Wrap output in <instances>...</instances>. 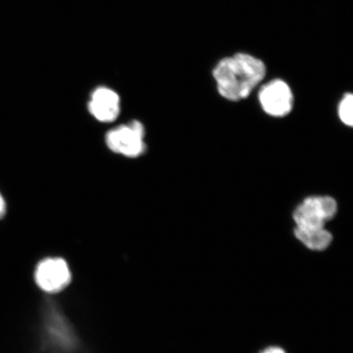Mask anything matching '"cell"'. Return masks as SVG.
<instances>
[{
	"instance_id": "cell-1",
	"label": "cell",
	"mask_w": 353,
	"mask_h": 353,
	"mask_svg": "<svg viewBox=\"0 0 353 353\" xmlns=\"http://www.w3.org/2000/svg\"><path fill=\"white\" fill-rule=\"evenodd\" d=\"M266 72V65L261 60L240 52L219 61L213 70V77L223 98L239 101L248 98Z\"/></svg>"
},
{
	"instance_id": "cell-2",
	"label": "cell",
	"mask_w": 353,
	"mask_h": 353,
	"mask_svg": "<svg viewBox=\"0 0 353 353\" xmlns=\"http://www.w3.org/2000/svg\"><path fill=\"white\" fill-rule=\"evenodd\" d=\"M338 212L336 201L330 196L307 197L294 210L293 218L296 228L304 229L325 228Z\"/></svg>"
},
{
	"instance_id": "cell-3",
	"label": "cell",
	"mask_w": 353,
	"mask_h": 353,
	"mask_svg": "<svg viewBox=\"0 0 353 353\" xmlns=\"http://www.w3.org/2000/svg\"><path fill=\"white\" fill-rule=\"evenodd\" d=\"M145 129L142 123L132 121L118 126L105 135V144L110 151L126 157L135 158L145 152Z\"/></svg>"
},
{
	"instance_id": "cell-4",
	"label": "cell",
	"mask_w": 353,
	"mask_h": 353,
	"mask_svg": "<svg viewBox=\"0 0 353 353\" xmlns=\"http://www.w3.org/2000/svg\"><path fill=\"white\" fill-rule=\"evenodd\" d=\"M34 281L44 292L57 294L70 283L72 272L64 259L48 258L39 262L35 268Z\"/></svg>"
},
{
	"instance_id": "cell-5",
	"label": "cell",
	"mask_w": 353,
	"mask_h": 353,
	"mask_svg": "<svg viewBox=\"0 0 353 353\" xmlns=\"http://www.w3.org/2000/svg\"><path fill=\"white\" fill-rule=\"evenodd\" d=\"M260 105L265 112L273 117H284L294 107L292 90L281 79L265 83L259 92Z\"/></svg>"
},
{
	"instance_id": "cell-6",
	"label": "cell",
	"mask_w": 353,
	"mask_h": 353,
	"mask_svg": "<svg viewBox=\"0 0 353 353\" xmlns=\"http://www.w3.org/2000/svg\"><path fill=\"white\" fill-rule=\"evenodd\" d=\"M120 97L112 88L99 87L92 92L88 112L101 123L113 122L120 114Z\"/></svg>"
},
{
	"instance_id": "cell-7",
	"label": "cell",
	"mask_w": 353,
	"mask_h": 353,
	"mask_svg": "<svg viewBox=\"0 0 353 353\" xmlns=\"http://www.w3.org/2000/svg\"><path fill=\"white\" fill-rule=\"evenodd\" d=\"M294 236L312 251H323L329 248L333 241V236L325 228L304 229L295 227Z\"/></svg>"
},
{
	"instance_id": "cell-8",
	"label": "cell",
	"mask_w": 353,
	"mask_h": 353,
	"mask_svg": "<svg viewBox=\"0 0 353 353\" xmlns=\"http://www.w3.org/2000/svg\"><path fill=\"white\" fill-rule=\"evenodd\" d=\"M338 114L344 125L353 128V94L343 97L339 105Z\"/></svg>"
},
{
	"instance_id": "cell-9",
	"label": "cell",
	"mask_w": 353,
	"mask_h": 353,
	"mask_svg": "<svg viewBox=\"0 0 353 353\" xmlns=\"http://www.w3.org/2000/svg\"><path fill=\"white\" fill-rule=\"evenodd\" d=\"M260 353H287L284 348H282L279 346H270L266 348L260 352Z\"/></svg>"
},
{
	"instance_id": "cell-10",
	"label": "cell",
	"mask_w": 353,
	"mask_h": 353,
	"mask_svg": "<svg viewBox=\"0 0 353 353\" xmlns=\"http://www.w3.org/2000/svg\"><path fill=\"white\" fill-rule=\"evenodd\" d=\"M6 214V203L1 194H0V219H2Z\"/></svg>"
}]
</instances>
